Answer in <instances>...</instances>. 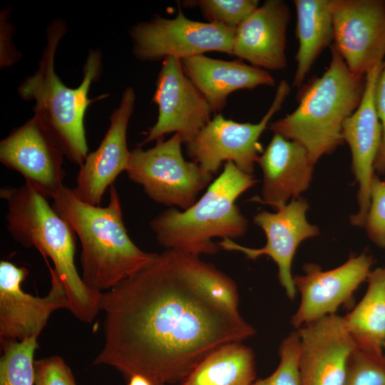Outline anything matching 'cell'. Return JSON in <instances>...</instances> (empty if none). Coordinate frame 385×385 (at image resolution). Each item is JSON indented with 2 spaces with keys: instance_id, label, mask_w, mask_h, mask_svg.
Returning <instances> with one entry per match:
<instances>
[{
  "instance_id": "cell-1",
  "label": "cell",
  "mask_w": 385,
  "mask_h": 385,
  "mask_svg": "<svg viewBox=\"0 0 385 385\" xmlns=\"http://www.w3.org/2000/svg\"><path fill=\"white\" fill-rule=\"evenodd\" d=\"M200 256L171 250L101 293L103 345L94 360L155 385L182 381L220 346L255 329L200 279Z\"/></svg>"
},
{
  "instance_id": "cell-2",
  "label": "cell",
  "mask_w": 385,
  "mask_h": 385,
  "mask_svg": "<svg viewBox=\"0 0 385 385\" xmlns=\"http://www.w3.org/2000/svg\"><path fill=\"white\" fill-rule=\"evenodd\" d=\"M55 210L69 224L81 246L80 257L85 284L106 292L150 265L157 253L139 248L125 228L120 197L114 185L105 207L80 200L63 186L52 198Z\"/></svg>"
},
{
  "instance_id": "cell-3",
  "label": "cell",
  "mask_w": 385,
  "mask_h": 385,
  "mask_svg": "<svg viewBox=\"0 0 385 385\" xmlns=\"http://www.w3.org/2000/svg\"><path fill=\"white\" fill-rule=\"evenodd\" d=\"M67 31L66 21L57 19L49 24L46 44L37 71L18 88L25 101H34V115L70 161L79 167L88 154L84 118L95 99L88 96L93 81L102 71V55L90 50L83 68V79L77 88L67 87L55 71V56Z\"/></svg>"
},
{
  "instance_id": "cell-4",
  "label": "cell",
  "mask_w": 385,
  "mask_h": 385,
  "mask_svg": "<svg viewBox=\"0 0 385 385\" xmlns=\"http://www.w3.org/2000/svg\"><path fill=\"white\" fill-rule=\"evenodd\" d=\"M0 197L6 202V227L12 237L25 247H35L63 284L69 311L80 321L90 323L100 310L101 292L88 287L75 264V232L55 210L48 198L26 183L5 187Z\"/></svg>"
},
{
  "instance_id": "cell-5",
  "label": "cell",
  "mask_w": 385,
  "mask_h": 385,
  "mask_svg": "<svg viewBox=\"0 0 385 385\" xmlns=\"http://www.w3.org/2000/svg\"><path fill=\"white\" fill-rule=\"evenodd\" d=\"M330 50L328 67L301 89L297 107L268 126L304 147L314 164L344 143V123L365 88V76L353 73L333 44Z\"/></svg>"
},
{
  "instance_id": "cell-6",
  "label": "cell",
  "mask_w": 385,
  "mask_h": 385,
  "mask_svg": "<svg viewBox=\"0 0 385 385\" xmlns=\"http://www.w3.org/2000/svg\"><path fill=\"white\" fill-rule=\"evenodd\" d=\"M257 181L233 163H225L220 174L190 207H170L150 221L158 244L166 250L200 256L219 250L214 237L234 240L242 237L248 221L236 200Z\"/></svg>"
},
{
  "instance_id": "cell-7",
  "label": "cell",
  "mask_w": 385,
  "mask_h": 385,
  "mask_svg": "<svg viewBox=\"0 0 385 385\" xmlns=\"http://www.w3.org/2000/svg\"><path fill=\"white\" fill-rule=\"evenodd\" d=\"M180 135L157 141L151 148L140 146L130 151L128 177L140 185L154 202L185 210L197 200V195L212 183V175L182 153Z\"/></svg>"
},
{
  "instance_id": "cell-8",
  "label": "cell",
  "mask_w": 385,
  "mask_h": 385,
  "mask_svg": "<svg viewBox=\"0 0 385 385\" xmlns=\"http://www.w3.org/2000/svg\"><path fill=\"white\" fill-rule=\"evenodd\" d=\"M290 91L288 82L282 80L270 107L256 123H239L216 114L185 144L188 156L212 175L217 174L224 162H232L242 172L252 175L260 153L263 152L259 139Z\"/></svg>"
},
{
  "instance_id": "cell-9",
  "label": "cell",
  "mask_w": 385,
  "mask_h": 385,
  "mask_svg": "<svg viewBox=\"0 0 385 385\" xmlns=\"http://www.w3.org/2000/svg\"><path fill=\"white\" fill-rule=\"evenodd\" d=\"M236 29L187 18L180 9L177 16H155L131 27L133 53L141 61L173 56L183 59L209 51L232 55Z\"/></svg>"
},
{
  "instance_id": "cell-10",
  "label": "cell",
  "mask_w": 385,
  "mask_h": 385,
  "mask_svg": "<svg viewBox=\"0 0 385 385\" xmlns=\"http://www.w3.org/2000/svg\"><path fill=\"white\" fill-rule=\"evenodd\" d=\"M48 265L51 287L48 294L35 297L24 292L21 283L29 274L24 267L0 262V342L5 345L38 338L51 314L59 309H69L66 289Z\"/></svg>"
},
{
  "instance_id": "cell-11",
  "label": "cell",
  "mask_w": 385,
  "mask_h": 385,
  "mask_svg": "<svg viewBox=\"0 0 385 385\" xmlns=\"http://www.w3.org/2000/svg\"><path fill=\"white\" fill-rule=\"evenodd\" d=\"M152 101L158 106V118L143 143L158 141L174 133L180 135L186 144L212 119L210 104L185 75L178 58L163 60Z\"/></svg>"
},
{
  "instance_id": "cell-12",
  "label": "cell",
  "mask_w": 385,
  "mask_h": 385,
  "mask_svg": "<svg viewBox=\"0 0 385 385\" xmlns=\"http://www.w3.org/2000/svg\"><path fill=\"white\" fill-rule=\"evenodd\" d=\"M333 45L354 74L366 76L385 58V0H330Z\"/></svg>"
},
{
  "instance_id": "cell-13",
  "label": "cell",
  "mask_w": 385,
  "mask_h": 385,
  "mask_svg": "<svg viewBox=\"0 0 385 385\" xmlns=\"http://www.w3.org/2000/svg\"><path fill=\"white\" fill-rule=\"evenodd\" d=\"M373 258L361 253L351 255L342 265L322 270L316 264L304 267V274L294 276L300 300L291 324L298 329L328 315L336 314L340 307L350 303L358 287L371 272Z\"/></svg>"
},
{
  "instance_id": "cell-14",
  "label": "cell",
  "mask_w": 385,
  "mask_h": 385,
  "mask_svg": "<svg viewBox=\"0 0 385 385\" xmlns=\"http://www.w3.org/2000/svg\"><path fill=\"white\" fill-rule=\"evenodd\" d=\"M308 203L299 197L277 209L275 212L261 211L253 218L254 223L265 234L266 244L261 248H251L224 239L217 245L227 251L243 253L248 259L255 260L262 255L270 257L277 265L278 279L287 296L294 299L297 289L292 274L294 256L299 245L305 240L317 236L319 230L306 217Z\"/></svg>"
},
{
  "instance_id": "cell-15",
  "label": "cell",
  "mask_w": 385,
  "mask_h": 385,
  "mask_svg": "<svg viewBox=\"0 0 385 385\" xmlns=\"http://www.w3.org/2000/svg\"><path fill=\"white\" fill-rule=\"evenodd\" d=\"M64 156L35 116L0 142L1 163L20 173L25 183L48 199H52L64 186Z\"/></svg>"
},
{
  "instance_id": "cell-16",
  "label": "cell",
  "mask_w": 385,
  "mask_h": 385,
  "mask_svg": "<svg viewBox=\"0 0 385 385\" xmlns=\"http://www.w3.org/2000/svg\"><path fill=\"white\" fill-rule=\"evenodd\" d=\"M135 103L134 89L126 88L118 108L110 116L109 127L98 148L89 153L79 167L76 185L71 190L80 200L100 206L106 190L126 171L130 155L127 130Z\"/></svg>"
},
{
  "instance_id": "cell-17",
  "label": "cell",
  "mask_w": 385,
  "mask_h": 385,
  "mask_svg": "<svg viewBox=\"0 0 385 385\" xmlns=\"http://www.w3.org/2000/svg\"><path fill=\"white\" fill-rule=\"evenodd\" d=\"M296 330L301 385H344L349 359L356 346L343 317L325 316Z\"/></svg>"
},
{
  "instance_id": "cell-18",
  "label": "cell",
  "mask_w": 385,
  "mask_h": 385,
  "mask_svg": "<svg viewBox=\"0 0 385 385\" xmlns=\"http://www.w3.org/2000/svg\"><path fill=\"white\" fill-rule=\"evenodd\" d=\"M383 63L376 65L365 76L361 102L343 125V137L350 148L352 170L358 183V212L351 217L354 226L364 225L370 205L374 164L380 148L382 131L375 106V90Z\"/></svg>"
},
{
  "instance_id": "cell-19",
  "label": "cell",
  "mask_w": 385,
  "mask_h": 385,
  "mask_svg": "<svg viewBox=\"0 0 385 385\" xmlns=\"http://www.w3.org/2000/svg\"><path fill=\"white\" fill-rule=\"evenodd\" d=\"M289 20L284 1H264L236 29L232 55L266 71L284 69Z\"/></svg>"
},
{
  "instance_id": "cell-20",
  "label": "cell",
  "mask_w": 385,
  "mask_h": 385,
  "mask_svg": "<svg viewBox=\"0 0 385 385\" xmlns=\"http://www.w3.org/2000/svg\"><path fill=\"white\" fill-rule=\"evenodd\" d=\"M273 134L257 163L263 173L261 197L252 200L277 210L309 188L314 163L301 145Z\"/></svg>"
},
{
  "instance_id": "cell-21",
  "label": "cell",
  "mask_w": 385,
  "mask_h": 385,
  "mask_svg": "<svg viewBox=\"0 0 385 385\" xmlns=\"http://www.w3.org/2000/svg\"><path fill=\"white\" fill-rule=\"evenodd\" d=\"M181 62L185 75L206 98L212 113L221 111L234 91L275 85L266 70L240 59L225 61L202 54L181 59Z\"/></svg>"
},
{
  "instance_id": "cell-22",
  "label": "cell",
  "mask_w": 385,
  "mask_h": 385,
  "mask_svg": "<svg viewBox=\"0 0 385 385\" xmlns=\"http://www.w3.org/2000/svg\"><path fill=\"white\" fill-rule=\"evenodd\" d=\"M299 46L292 86L300 88L312 66L334 42L330 0H294Z\"/></svg>"
},
{
  "instance_id": "cell-23",
  "label": "cell",
  "mask_w": 385,
  "mask_h": 385,
  "mask_svg": "<svg viewBox=\"0 0 385 385\" xmlns=\"http://www.w3.org/2000/svg\"><path fill=\"white\" fill-rule=\"evenodd\" d=\"M365 294L343 317L356 346L383 352L385 345V266L371 270Z\"/></svg>"
},
{
  "instance_id": "cell-24",
  "label": "cell",
  "mask_w": 385,
  "mask_h": 385,
  "mask_svg": "<svg viewBox=\"0 0 385 385\" xmlns=\"http://www.w3.org/2000/svg\"><path fill=\"white\" fill-rule=\"evenodd\" d=\"M255 376L252 349L242 342H231L203 359L180 385H252Z\"/></svg>"
},
{
  "instance_id": "cell-25",
  "label": "cell",
  "mask_w": 385,
  "mask_h": 385,
  "mask_svg": "<svg viewBox=\"0 0 385 385\" xmlns=\"http://www.w3.org/2000/svg\"><path fill=\"white\" fill-rule=\"evenodd\" d=\"M37 339L30 338L1 346L0 385H34Z\"/></svg>"
},
{
  "instance_id": "cell-26",
  "label": "cell",
  "mask_w": 385,
  "mask_h": 385,
  "mask_svg": "<svg viewBox=\"0 0 385 385\" xmlns=\"http://www.w3.org/2000/svg\"><path fill=\"white\" fill-rule=\"evenodd\" d=\"M344 385H385V355L357 347L348 361Z\"/></svg>"
},
{
  "instance_id": "cell-27",
  "label": "cell",
  "mask_w": 385,
  "mask_h": 385,
  "mask_svg": "<svg viewBox=\"0 0 385 385\" xmlns=\"http://www.w3.org/2000/svg\"><path fill=\"white\" fill-rule=\"evenodd\" d=\"M210 23L237 29L259 6L257 0H200L195 1Z\"/></svg>"
},
{
  "instance_id": "cell-28",
  "label": "cell",
  "mask_w": 385,
  "mask_h": 385,
  "mask_svg": "<svg viewBox=\"0 0 385 385\" xmlns=\"http://www.w3.org/2000/svg\"><path fill=\"white\" fill-rule=\"evenodd\" d=\"M300 339L297 330L290 332L281 342L279 363L269 376L255 381L252 385H301L299 360Z\"/></svg>"
},
{
  "instance_id": "cell-29",
  "label": "cell",
  "mask_w": 385,
  "mask_h": 385,
  "mask_svg": "<svg viewBox=\"0 0 385 385\" xmlns=\"http://www.w3.org/2000/svg\"><path fill=\"white\" fill-rule=\"evenodd\" d=\"M369 239L385 248V181L375 175L371 189L370 205L364 223Z\"/></svg>"
},
{
  "instance_id": "cell-30",
  "label": "cell",
  "mask_w": 385,
  "mask_h": 385,
  "mask_svg": "<svg viewBox=\"0 0 385 385\" xmlns=\"http://www.w3.org/2000/svg\"><path fill=\"white\" fill-rule=\"evenodd\" d=\"M34 385H77L63 359L51 356L35 361Z\"/></svg>"
},
{
  "instance_id": "cell-31",
  "label": "cell",
  "mask_w": 385,
  "mask_h": 385,
  "mask_svg": "<svg viewBox=\"0 0 385 385\" xmlns=\"http://www.w3.org/2000/svg\"><path fill=\"white\" fill-rule=\"evenodd\" d=\"M375 106L381 127L382 137L374 164V170L379 173H385V61L376 86Z\"/></svg>"
},
{
  "instance_id": "cell-32",
  "label": "cell",
  "mask_w": 385,
  "mask_h": 385,
  "mask_svg": "<svg viewBox=\"0 0 385 385\" xmlns=\"http://www.w3.org/2000/svg\"><path fill=\"white\" fill-rule=\"evenodd\" d=\"M128 379L127 385H155L150 379L140 374L133 375Z\"/></svg>"
},
{
  "instance_id": "cell-33",
  "label": "cell",
  "mask_w": 385,
  "mask_h": 385,
  "mask_svg": "<svg viewBox=\"0 0 385 385\" xmlns=\"http://www.w3.org/2000/svg\"><path fill=\"white\" fill-rule=\"evenodd\" d=\"M384 355H385V345L384 346Z\"/></svg>"
}]
</instances>
